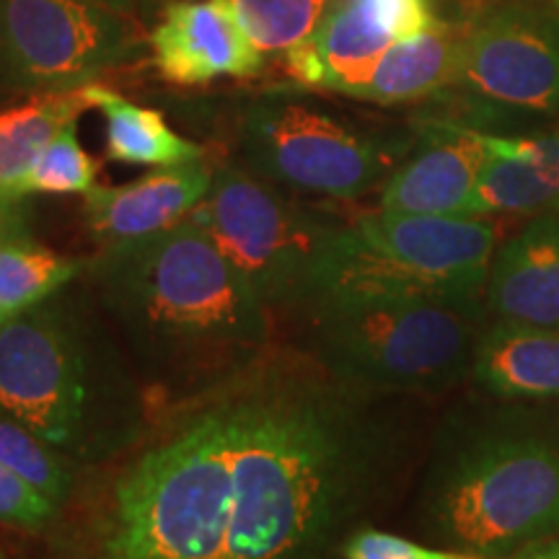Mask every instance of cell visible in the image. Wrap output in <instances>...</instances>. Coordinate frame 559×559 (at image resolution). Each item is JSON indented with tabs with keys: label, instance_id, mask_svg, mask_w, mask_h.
<instances>
[{
	"label": "cell",
	"instance_id": "cell-1",
	"mask_svg": "<svg viewBox=\"0 0 559 559\" xmlns=\"http://www.w3.org/2000/svg\"><path fill=\"white\" fill-rule=\"evenodd\" d=\"M234 506L221 559H319L376 487L386 436L366 391L272 347L230 379Z\"/></svg>",
	"mask_w": 559,
	"mask_h": 559
},
{
	"label": "cell",
	"instance_id": "cell-2",
	"mask_svg": "<svg viewBox=\"0 0 559 559\" xmlns=\"http://www.w3.org/2000/svg\"><path fill=\"white\" fill-rule=\"evenodd\" d=\"M83 277L158 407L221 386L272 349V311L192 218L109 243Z\"/></svg>",
	"mask_w": 559,
	"mask_h": 559
},
{
	"label": "cell",
	"instance_id": "cell-3",
	"mask_svg": "<svg viewBox=\"0 0 559 559\" xmlns=\"http://www.w3.org/2000/svg\"><path fill=\"white\" fill-rule=\"evenodd\" d=\"M230 379L158 407L135 443L83 469L55 559H221L234 506Z\"/></svg>",
	"mask_w": 559,
	"mask_h": 559
},
{
	"label": "cell",
	"instance_id": "cell-4",
	"mask_svg": "<svg viewBox=\"0 0 559 559\" xmlns=\"http://www.w3.org/2000/svg\"><path fill=\"white\" fill-rule=\"evenodd\" d=\"M66 290L0 326V409L83 472L135 443L151 394L86 298Z\"/></svg>",
	"mask_w": 559,
	"mask_h": 559
},
{
	"label": "cell",
	"instance_id": "cell-5",
	"mask_svg": "<svg viewBox=\"0 0 559 559\" xmlns=\"http://www.w3.org/2000/svg\"><path fill=\"white\" fill-rule=\"evenodd\" d=\"M425 523L451 549L510 559L559 536V440L526 428H492L438 461Z\"/></svg>",
	"mask_w": 559,
	"mask_h": 559
},
{
	"label": "cell",
	"instance_id": "cell-6",
	"mask_svg": "<svg viewBox=\"0 0 559 559\" xmlns=\"http://www.w3.org/2000/svg\"><path fill=\"white\" fill-rule=\"evenodd\" d=\"M485 300L360 298L306 313L309 355L334 379L370 391H443L472 376Z\"/></svg>",
	"mask_w": 559,
	"mask_h": 559
},
{
	"label": "cell",
	"instance_id": "cell-7",
	"mask_svg": "<svg viewBox=\"0 0 559 559\" xmlns=\"http://www.w3.org/2000/svg\"><path fill=\"white\" fill-rule=\"evenodd\" d=\"M495 249L498 226L487 218L379 207L337 228L321 257L309 311L360 298L485 300Z\"/></svg>",
	"mask_w": 559,
	"mask_h": 559
},
{
	"label": "cell",
	"instance_id": "cell-8",
	"mask_svg": "<svg viewBox=\"0 0 559 559\" xmlns=\"http://www.w3.org/2000/svg\"><path fill=\"white\" fill-rule=\"evenodd\" d=\"M190 218L207 230L270 311L304 317L326 247L342 223L300 205L247 166H221Z\"/></svg>",
	"mask_w": 559,
	"mask_h": 559
},
{
	"label": "cell",
	"instance_id": "cell-9",
	"mask_svg": "<svg viewBox=\"0 0 559 559\" xmlns=\"http://www.w3.org/2000/svg\"><path fill=\"white\" fill-rule=\"evenodd\" d=\"M243 166L293 192L353 200L386 181L409 145L300 96L262 94L239 115Z\"/></svg>",
	"mask_w": 559,
	"mask_h": 559
},
{
	"label": "cell",
	"instance_id": "cell-10",
	"mask_svg": "<svg viewBox=\"0 0 559 559\" xmlns=\"http://www.w3.org/2000/svg\"><path fill=\"white\" fill-rule=\"evenodd\" d=\"M143 45L135 21L94 0H0V96L81 91Z\"/></svg>",
	"mask_w": 559,
	"mask_h": 559
},
{
	"label": "cell",
	"instance_id": "cell-11",
	"mask_svg": "<svg viewBox=\"0 0 559 559\" xmlns=\"http://www.w3.org/2000/svg\"><path fill=\"white\" fill-rule=\"evenodd\" d=\"M438 24L432 0H332L306 45L283 55L298 86L355 96L391 47Z\"/></svg>",
	"mask_w": 559,
	"mask_h": 559
},
{
	"label": "cell",
	"instance_id": "cell-12",
	"mask_svg": "<svg viewBox=\"0 0 559 559\" xmlns=\"http://www.w3.org/2000/svg\"><path fill=\"white\" fill-rule=\"evenodd\" d=\"M459 86L500 107L559 111V34L523 9H502L469 26Z\"/></svg>",
	"mask_w": 559,
	"mask_h": 559
},
{
	"label": "cell",
	"instance_id": "cell-13",
	"mask_svg": "<svg viewBox=\"0 0 559 559\" xmlns=\"http://www.w3.org/2000/svg\"><path fill=\"white\" fill-rule=\"evenodd\" d=\"M145 45L160 79L174 86L251 79L267 68L226 0H174L156 16Z\"/></svg>",
	"mask_w": 559,
	"mask_h": 559
},
{
	"label": "cell",
	"instance_id": "cell-14",
	"mask_svg": "<svg viewBox=\"0 0 559 559\" xmlns=\"http://www.w3.org/2000/svg\"><path fill=\"white\" fill-rule=\"evenodd\" d=\"M487 156L481 130L430 124L423 145L381 185L379 207L412 215H466Z\"/></svg>",
	"mask_w": 559,
	"mask_h": 559
},
{
	"label": "cell",
	"instance_id": "cell-15",
	"mask_svg": "<svg viewBox=\"0 0 559 559\" xmlns=\"http://www.w3.org/2000/svg\"><path fill=\"white\" fill-rule=\"evenodd\" d=\"M215 169L205 158L160 166L120 187H99L83 194V221L102 247L143 239L177 226L207 198Z\"/></svg>",
	"mask_w": 559,
	"mask_h": 559
},
{
	"label": "cell",
	"instance_id": "cell-16",
	"mask_svg": "<svg viewBox=\"0 0 559 559\" xmlns=\"http://www.w3.org/2000/svg\"><path fill=\"white\" fill-rule=\"evenodd\" d=\"M485 309L500 321L559 330V213L536 215L495 249Z\"/></svg>",
	"mask_w": 559,
	"mask_h": 559
},
{
	"label": "cell",
	"instance_id": "cell-17",
	"mask_svg": "<svg viewBox=\"0 0 559 559\" xmlns=\"http://www.w3.org/2000/svg\"><path fill=\"white\" fill-rule=\"evenodd\" d=\"M489 156L469 202V218L559 213V130L539 135L485 132Z\"/></svg>",
	"mask_w": 559,
	"mask_h": 559
},
{
	"label": "cell",
	"instance_id": "cell-18",
	"mask_svg": "<svg viewBox=\"0 0 559 559\" xmlns=\"http://www.w3.org/2000/svg\"><path fill=\"white\" fill-rule=\"evenodd\" d=\"M469 379L500 400H559V330L495 319L481 332Z\"/></svg>",
	"mask_w": 559,
	"mask_h": 559
},
{
	"label": "cell",
	"instance_id": "cell-19",
	"mask_svg": "<svg viewBox=\"0 0 559 559\" xmlns=\"http://www.w3.org/2000/svg\"><path fill=\"white\" fill-rule=\"evenodd\" d=\"M469 26L440 21L428 32L404 39L383 55L358 99L407 104L459 86Z\"/></svg>",
	"mask_w": 559,
	"mask_h": 559
},
{
	"label": "cell",
	"instance_id": "cell-20",
	"mask_svg": "<svg viewBox=\"0 0 559 559\" xmlns=\"http://www.w3.org/2000/svg\"><path fill=\"white\" fill-rule=\"evenodd\" d=\"M91 109L104 117V148L107 158L128 166H177L205 158V148L194 140L179 135L158 109L130 102L120 91L88 83L83 86Z\"/></svg>",
	"mask_w": 559,
	"mask_h": 559
},
{
	"label": "cell",
	"instance_id": "cell-21",
	"mask_svg": "<svg viewBox=\"0 0 559 559\" xmlns=\"http://www.w3.org/2000/svg\"><path fill=\"white\" fill-rule=\"evenodd\" d=\"M88 260H73L29 234L0 243V326L58 296L83 277Z\"/></svg>",
	"mask_w": 559,
	"mask_h": 559
},
{
	"label": "cell",
	"instance_id": "cell-22",
	"mask_svg": "<svg viewBox=\"0 0 559 559\" xmlns=\"http://www.w3.org/2000/svg\"><path fill=\"white\" fill-rule=\"evenodd\" d=\"M91 104L81 91L34 96L24 104L0 109V187H11L32 166L55 132L79 122Z\"/></svg>",
	"mask_w": 559,
	"mask_h": 559
},
{
	"label": "cell",
	"instance_id": "cell-23",
	"mask_svg": "<svg viewBox=\"0 0 559 559\" xmlns=\"http://www.w3.org/2000/svg\"><path fill=\"white\" fill-rule=\"evenodd\" d=\"M254 47L267 55H288L306 45L330 11L332 0H226Z\"/></svg>",
	"mask_w": 559,
	"mask_h": 559
},
{
	"label": "cell",
	"instance_id": "cell-24",
	"mask_svg": "<svg viewBox=\"0 0 559 559\" xmlns=\"http://www.w3.org/2000/svg\"><path fill=\"white\" fill-rule=\"evenodd\" d=\"M0 464L32 481L62 508L81 477V469L73 461L3 409H0Z\"/></svg>",
	"mask_w": 559,
	"mask_h": 559
},
{
	"label": "cell",
	"instance_id": "cell-25",
	"mask_svg": "<svg viewBox=\"0 0 559 559\" xmlns=\"http://www.w3.org/2000/svg\"><path fill=\"white\" fill-rule=\"evenodd\" d=\"M99 164L81 145L79 122L55 132L50 143L37 153L32 166L5 190L19 198L32 194H86L96 187Z\"/></svg>",
	"mask_w": 559,
	"mask_h": 559
},
{
	"label": "cell",
	"instance_id": "cell-26",
	"mask_svg": "<svg viewBox=\"0 0 559 559\" xmlns=\"http://www.w3.org/2000/svg\"><path fill=\"white\" fill-rule=\"evenodd\" d=\"M62 513L60 502L47 498L32 481L0 464V523L24 534H47Z\"/></svg>",
	"mask_w": 559,
	"mask_h": 559
},
{
	"label": "cell",
	"instance_id": "cell-27",
	"mask_svg": "<svg viewBox=\"0 0 559 559\" xmlns=\"http://www.w3.org/2000/svg\"><path fill=\"white\" fill-rule=\"evenodd\" d=\"M345 559H492L481 555H469L461 549H432L404 536L386 534V531L362 528L347 536L342 544Z\"/></svg>",
	"mask_w": 559,
	"mask_h": 559
},
{
	"label": "cell",
	"instance_id": "cell-28",
	"mask_svg": "<svg viewBox=\"0 0 559 559\" xmlns=\"http://www.w3.org/2000/svg\"><path fill=\"white\" fill-rule=\"evenodd\" d=\"M26 223H29L26 198H19V194H13L0 187V243L16 239V236L29 234Z\"/></svg>",
	"mask_w": 559,
	"mask_h": 559
},
{
	"label": "cell",
	"instance_id": "cell-29",
	"mask_svg": "<svg viewBox=\"0 0 559 559\" xmlns=\"http://www.w3.org/2000/svg\"><path fill=\"white\" fill-rule=\"evenodd\" d=\"M94 3H99L109 11L122 13V16H128L132 21H140L158 16V13L169 3H174V0H94Z\"/></svg>",
	"mask_w": 559,
	"mask_h": 559
},
{
	"label": "cell",
	"instance_id": "cell-30",
	"mask_svg": "<svg viewBox=\"0 0 559 559\" xmlns=\"http://www.w3.org/2000/svg\"><path fill=\"white\" fill-rule=\"evenodd\" d=\"M515 559H559V539L536 544V547L521 551Z\"/></svg>",
	"mask_w": 559,
	"mask_h": 559
},
{
	"label": "cell",
	"instance_id": "cell-31",
	"mask_svg": "<svg viewBox=\"0 0 559 559\" xmlns=\"http://www.w3.org/2000/svg\"><path fill=\"white\" fill-rule=\"evenodd\" d=\"M0 559H9V557H5V555H0Z\"/></svg>",
	"mask_w": 559,
	"mask_h": 559
},
{
	"label": "cell",
	"instance_id": "cell-32",
	"mask_svg": "<svg viewBox=\"0 0 559 559\" xmlns=\"http://www.w3.org/2000/svg\"><path fill=\"white\" fill-rule=\"evenodd\" d=\"M555 3H557V5H559V0H555Z\"/></svg>",
	"mask_w": 559,
	"mask_h": 559
}]
</instances>
